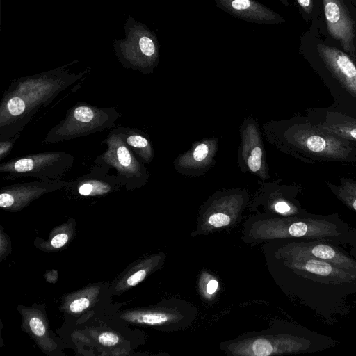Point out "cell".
Here are the masks:
<instances>
[{"mask_svg": "<svg viewBox=\"0 0 356 356\" xmlns=\"http://www.w3.org/2000/svg\"><path fill=\"white\" fill-rule=\"evenodd\" d=\"M298 259H316L330 262L356 273V262L330 245L309 243L301 244L297 250Z\"/></svg>", "mask_w": 356, "mask_h": 356, "instance_id": "4fadbf2b", "label": "cell"}, {"mask_svg": "<svg viewBox=\"0 0 356 356\" xmlns=\"http://www.w3.org/2000/svg\"><path fill=\"white\" fill-rule=\"evenodd\" d=\"M337 197L348 207L356 211V181L346 179H341L339 186L326 183Z\"/></svg>", "mask_w": 356, "mask_h": 356, "instance_id": "e0dca14e", "label": "cell"}, {"mask_svg": "<svg viewBox=\"0 0 356 356\" xmlns=\"http://www.w3.org/2000/svg\"><path fill=\"white\" fill-rule=\"evenodd\" d=\"M296 268L318 276L332 280L352 281L356 280V273L341 268L330 262L316 259H298Z\"/></svg>", "mask_w": 356, "mask_h": 356, "instance_id": "5bb4252c", "label": "cell"}, {"mask_svg": "<svg viewBox=\"0 0 356 356\" xmlns=\"http://www.w3.org/2000/svg\"><path fill=\"white\" fill-rule=\"evenodd\" d=\"M218 288V282L215 280H211L209 282L207 291L209 294H213Z\"/></svg>", "mask_w": 356, "mask_h": 356, "instance_id": "83f0119b", "label": "cell"}, {"mask_svg": "<svg viewBox=\"0 0 356 356\" xmlns=\"http://www.w3.org/2000/svg\"><path fill=\"white\" fill-rule=\"evenodd\" d=\"M252 350L254 355L268 356L272 353L273 346L268 340L259 339L254 341Z\"/></svg>", "mask_w": 356, "mask_h": 356, "instance_id": "d6986e66", "label": "cell"}, {"mask_svg": "<svg viewBox=\"0 0 356 356\" xmlns=\"http://www.w3.org/2000/svg\"><path fill=\"white\" fill-rule=\"evenodd\" d=\"M214 1L225 12L247 22L262 24H277L285 22L282 16L255 0Z\"/></svg>", "mask_w": 356, "mask_h": 356, "instance_id": "8fae6325", "label": "cell"}, {"mask_svg": "<svg viewBox=\"0 0 356 356\" xmlns=\"http://www.w3.org/2000/svg\"><path fill=\"white\" fill-rule=\"evenodd\" d=\"M131 321L148 325H158L165 323L168 316L159 312L134 313L129 316Z\"/></svg>", "mask_w": 356, "mask_h": 356, "instance_id": "ac0fdd59", "label": "cell"}, {"mask_svg": "<svg viewBox=\"0 0 356 356\" xmlns=\"http://www.w3.org/2000/svg\"><path fill=\"white\" fill-rule=\"evenodd\" d=\"M328 33L343 49L354 56L353 21L343 0H322Z\"/></svg>", "mask_w": 356, "mask_h": 356, "instance_id": "9c48e42d", "label": "cell"}, {"mask_svg": "<svg viewBox=\"0 0 356 356\" xmlns=\"http://www.w3.org/2000/svg\"><path fill=\"white\" fill-rule=\"evenodd\" d=\"M239 135L236 163L241 171L255 175L261 181H267L270 175L265 147L258 122L252 116L244 119Z\"/></svg>", "mask_w": 356, "mask_h": 356, "instance_id": "8992f818", "label": "cell"}, {"mask_svg": "<svg viewBox=\"0 0 356 356\" xmlns=\"http://www.w3.org/2000/svg\"><path fill=\"white\" fill-rule=\"evenodd\" d=\"M230 217L225 213L216 212L211 214L208 218V223L215 227H221L229 224Z\"/></svg>", "mask_w": 356, "mask_h": 356, "instance_id": "ffe728a7", "label": "cell"}, {"mask_svg": "<svg viewBox=\"0 0 356 356\" xmlns=\"http://www.w3.org/2000/svg\"><path fill=\"white\" fill-rule=\"evenodd\" d=\"M75 79L44 74L17 80L7 89L0 106V140L20 134L40 108L45 107Z\"/></svg>", "mask_w": 356, "mask_h": 356, "instance_id": "6da1fadb", "label": "cell"}, {"mask_svg": "<svg viewBox=\"0 0 356 356\" xmlns=\"http://www.w3.org/2000/svg\"><path fill=\"white\" fill-rule=\"evenodd\" d=\"M266 140L286 153L347 160L353 153L349 141L308 123L271 120L262 126Z\"/></svg>", "mask_w": 356, "mask_h": 356, "instance_id": "7a4b0ae2", "label": "cell"}, {"mask_svg": "<svg viewBox=\"0 0 356 356\" xmlns=\"http://www.w3.org/2000/svg\"><path fill=\"white\" fill-rule=\"evenodd\" d=\"M68 241V236L65 233L58 234L51 240V245L55 248H60Z\"/></svg>", "mask_w": 356, "mask_h": 356, "instance_id": "4316f807", "label": "cell"}, {"mask_svg": "<svg viewBox=\"0 0 356 356\" xmlns=\"http://www.w3.org/2000/svg\"><path fill=\"white\" fill-rule=\"evenodd\" d=\"M68 184L62 179H38L3 186L1 189L0 207L10 210L22 209L46 193L66 188Z\"/></svg>", "mask_w": 356, "mask_h": 356, "instance_id": "ba28073f", "label": "cell"}, {"mask_svg": "<svg viewBox=\"0 0 356 356\" xmlns=\"http://www.w3.org/2000/svg\"><path fill=\"white\" fill-rule=\"evenodd\" d=\"M90 301L86 298L74 300L70 305V309L73 312H80L89 307Z\"/></svg>", "mask_w": 356, "mask_h": 356, "instance_id": "cb8c5ba5", "label": "cell"}, {"mask_svg": "<svg viewBox=\"0 0 356 356\" xmlns=\"http://www.w3.org/2000/svg\"><path fill=\"white\" fill-rule=\"evenodd\" d=\"M120 116L113 108L77 102L68 110L65 118L48 132L44 142L56 143L101 132L111 127Z\"/></svg>", "mask_w": 356, "mask_h": 356, "instance_id": "3957f363", "label": "cell"}, {"mask_svg": "<svg viewBox=\"0 0 356 356\" xmlns=\"http://www.w3.org/2000/svg\"><path fill=\"white\" fill-rule=\"evenodd\" d=\"M99 342L104 346H114L119 341V337L112 332H103L98 337Z\"/></svg>", "mask_w": 356, "mask_h": 356, "instance_id": "7402d4cb", "label": "cell"}, {"mask_svg": "<svg viewBox=\"0 0 356 356\" xmlns=\"http://www.w3.org/2000/svg\"><path fill=\"white\" fill-rule=\"evenodd\" d=\"M103 143L107 149L97 157L96 164L114 168L121 186L128 190L143 187L147 183L149 172L118 133L111 130Z\"/></svg>", "mask_w": 356, "mask_h": 356, "instance_id": "5b68a950", "label": "cell"}, {"mask_svg": "<svg viewBox=\"0 0 356 356\" xmlns=\"http://www.w3.org/2000/svg\"><path fill=\"white\" fill-rule=\"evenodd\" d=\"M281 3H282L284 6H289V3L288 0H279Z\"/></svg>", "mask_w": 356, "mask_h": 356, "instance_id": "f1b7e54d", "label": "cell"}, {"mask_svg": "<svg viewBox=\"0 0 356 356\" xmlns=\"http://www.w3.org/2000/svg\"><path fill=\"white\" fill-rule=\"evenodd\" d=\"M29 326L33 332L37 336H42L45 333V327L42 320L38 317H33L29 321Z\"/></svg>", "mask_w": 356, "mask_h": 356, "instance_id": "603a6c76", "label": "cell"}, {"mask_svg": "<svg viewBox=\"0 0 356 356\" xmlns=\"http://www.w3.org/2000/svg\"><path fill=\"white\" fill-rule=\"evenodd\" d=\"M74 158L64 152H47L15 158L0 165L3 179L33 177L41 180L61 179L72 166Z\"/></svg>", "mask_w": 356, "mask_h": 356, "instance_id": "277c9868", "label": "cell"}, {"mask_svg": "<svg viewBox=\"0 0 356 356\" xmlns=\"http://www.w3.org/2000/svg\"><path fill=\"white\" fill-rule=\"evenodd\" d=\"M296 2L301 11L306 15H309L313 11V0H296Z\"/></svg>", "mask_w": 356, "mask_h": 356, "instance_id": "484cf974", "label": "cell"}, {"mask_svg": "<svg viewBox=\"0 0 356 356\" xmlns=\"http://www.w3.org/2000/svg\"><path fill=\"white\" fill-rule=\"evenodd\" d=\"M146 271L145 270H139L136 273L131 275L126 281V285L128 287L134 286L140 283L146 276Z\"/></svg>", "mask_w": 356, "mask_h": 356, "instance_id": "d4e9b609", "label": "cell"}, {"mask_svg": "<svg viewBox=\"0 0 356 356\" xmlns=\"http://www.w3.org/2000/svg\"><path fill=\"white\" fill-rule=\"evenodd\" d=\"M317 49L327 70L356 98V66L350 57L341 50L323 43L318 44Z\"/></svg>", "mask_w": 356, "mask_h": 356, "instance_id": "30bf717a", "label": "cell"}, {"mask_svg": "<svg viewBox=\"0 0 356 356\" xmlns=\"http://www.w3.org/2000/svg\"><path fill=\"white\" fill-rule=\"evenodd\" d=\"M219 147L218 137L205 138L194 142L190 149L173 161L175 170L186 177L204 175L216 164Z\"/></svg>", "mask_w": 356, "mask_h": 356, "instance_id": "52a82bcc", "label": "cell"}, {"mask_svg": "<svg viewBox=\"0 0 356 356\" xmlns=\"http://www.w3.org/2000/svg\"><path fill=\"white\" fill-rule=\"evenodd\" d=\"M114 130L145 165L152 162L154 156L153 147L143 134L138 130L122 127Z\"/></svg>", "mask_w": 356, "mask_h": 356, "instance_id": "9a60e30c", "label": "cell"}, {"mask_svg": "<svg viewBox=\"0 0 356 356\" xmlns=\"http://www.w3.org/2000/svg\"><path fill=\"white\" fill-rule=\"evenodd\" d=\"M19 135L17 134L13 137L0 140V160H2L9 154Z\"/></svg>", "mask_w": 356, "mask_h": 356, "instance_id": "44dd1931", "label": "cell"}, {"mask_svg": "<svg viewBox=\"0 0 356 356\" xmlns=\"http://www.w3.org/2000/svg\"><path fill=\"white\" fill-rule=\"evenodd\" d=\"M96 165L91 168L90 173L69 181L67 187L74 189L80 195L93 197L106 195L121 186L116 175H108V168L100 164Z\"/></svg>", "mask_w": 356, "mask_h": 356, "instance_id": "7c38bea8", "label": "cell"}, {"mask_svg": "<svg viewBox=\"0 0 356 356\" xmlns=\"http://www.w3.org/2000/svg\"><path fill=\"white\" fill-rule=\"evenodd\" d=\"M316 126L348 141L356 142V118L338 114Z\"/></svg>", "mask_w": 356, "mask_h": 356, "instance_id": "2e32d148", "label": "cell"}]
</instances>
